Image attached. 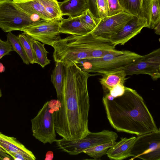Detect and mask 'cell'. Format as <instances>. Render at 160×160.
Wrapping results in <instances>:
<instances>
[{
	"label": "cell",
	"instance_id": "cell-1",
	"mask_svg": "<svg viewBox=\"0 0 160 160\" xmlns=\"http://www.w3.org/2000/svg\"><path fill=\"white\" fill-rule=\"evenodd\" d=\"M92 75L75 62L64 66L61 106L55 114L56 132L68 140L79 139L89 132L88 80Z\"/></svg>",
	"mask_w": 160,
	"mask_h": 160
},
{
	"label": "cell",
	"instance_id": "cell-2",
	"mask_svg": "<svg viewBox=\"0 0 160 160\" xmlns=\"http://www.w3.org/2000/svg\"><path fill=\"white\" fill-rule=\"evenodd\" d=\"M102 102L111 126L118 132L137 136L158 129L142 97L135 90L125 87L121 95Z\"/></svg>",
	"mask_w": 160,
	"mask_h": 160
},
{
	"label": "cell",
	"instance_id": "cell-3",
	"mask_svg": "<svg viewBox=\"0 0 160 160\" xmlns=\"http://www.w3.org/2000/svg\"><path fill=\"white\" fill-rule=\"evenodd\" d=\"M142 56L130 51L117 50L101 58L82 59L75 63L85 72L102 74L104 72L121 69Z\"/></svg>",
	"mask_w": 160,
	"mask_h": 160
},
{
	"label": "cell",
	"instance_id": "cell-4",
	"mask_svg": "<svg viewBox=\"0 0 160 160\" xmlns=\"http://www.w3.org/2000/svg\"><path fill=\"white\" fill-rule=\"evenodd\" d=\"M60 106V101L58 99L48 101L31 120L32 136L44 144H51L57 140L55 128V114Z\"/></svg>",
	"mask_w": 160,
	"mask_h": 160
},
{
	"label": "cell",
	"instance_id": "cell-5",
	"mask_svg": "<svg viewBox=\"0 0 160 160\" xmlns=\"http://www.w3.org/2000/svg\"><path fill=\"white\" fill-rule=\"evenodd\" d=\"M118 135L115 132L104 130L100 132H88L82 138L68 140L62 138L57 140V146L70 155H77L85 150L103 143L116 142Z\"/></svg>",
	"mask_w": 160,
	"mask_h": 160
},
{
	"label": "cell",
	"instance_id": "cell-6",
	"mask_svg": "<svg viewBox=\"0 0 160 160\" xmlns=\"http://www.w3.org/2000/svg\"><path fill=\"white\" fill-rule=\"evenodd\" d=\"M35 21L12 0H0V28L5 32L23 30Z\"/></svg>",
	"mask_w": 160,
	"mask_h": 160
},
{
	"label": "cell",
	"instance_id": "cell-7",
	"mask_svg": "<svg viewBox=\"0 0 160 160\" xmlns=\"http://www.w3.org/2000/svg\"><path fill=\"white\" fill-rule=\"evenodd\" d=\"M131 157L144 160H160V130L138 136L131 150Z\"/></svg>",
	"mask_w": 160,
	"mask_h": 160
},
{
	"label": "cell",
	"instance_id": "cell-8",
	"mask_svg": "<svg viewBox=\"0 0 160 160\" xmlns=\"http://www.w3.org/2000/svg\"><path fill=\"white\" fill-rule=\"evenodd\" d=\"M52 46L54 49V60L62 62L64 66L81 59L90 58L88 52L73 39L71 35L61 38Z\"/></svg>",
	"mask_w": 160,
	"mask_h": 160
},
{
	"label": "cell",
	"instance_id": "cell-9",
	"mask_svg": "<svg viewBox=\"0 0 160 160\" xmlns=\"http://www.w3.org/2000/svg\"><path fill=\"white\" fill-rule=\"evenodd\" d=\"M60 21L58 19L35 21L22 31L34 39L52 46L61 39L58 28Z\"/></svg>",
	"mask_w": 160,
	"mask_h": 160
},
{
	"label": "cell",
	"instance_id": "cell-10",
	"mask_svg": "<svg viewBox=\"0 0 160 160\" xmlns=\"http://www.w3.org/2000/svg\"><path fill=\"white\" fill-rule=\"evenodd\" d=\"M127 75L141 74L150 75L153 80L160 78V48L142 56L121 69Z\"/></svg>",
	"mask_w": 160,
	"mask_h": 160
},
{
	"label": "cell",
	"instance_id": "cell-11",
	"mask_svg": "<svg viewBox=\"0 0 160 160\" xmlns=\"http://www.w3.org/2000/svg\"><path fill=\"white\" fill-rule=\"evenodd\" d=\"M71 35L88 52L90 58H101L117 50L110 39L97 37L92 32L82 36Z\"/></svg>",
	"mask_w": 160,
	"mask_h": 160
},
{
	"label": "cell",
	"instance_id": "cell-12",
	"mask_svg": "<svg viewBox=\"0 0 160 160\" xmlns=\"http://www.w3.org/2000/svg\"><path fill=\"white\" fill-rule=\"evenodd\" d=\"M133 17L123 12L105 17L100 19L92 33L97 37L110 39Z\"/></svg>",
	"mask_w": 160,
	"mask_h": 160
},
{
	"label": "cell",
	"instance_id": "cell-13",
	"mask_svg": "<svg viewBox=\"0 0 160 160\" xmlns=\"http://www.w3.org/2000/svg\"><path fill=\"white\" fill-rule=\"evenodd\" d=\"M146 19L141 17H134L118 32L112 36L110 40L116 47L124 45L130 39L139 33L144 28H147Z\"/></svg>",
	"mask_w": 160,
	"mask_h": 160
},
{
	"label": "cell",
	"instance_id": "cell-14",
	"mask_svg": "<svg viewBox=\"0 0 160 160\" xmlns=\"http://www.w3.org/2000/svg\"><path fill=\"white\" fill-rule=\"evenodd\" d=\"M0 147L7 153L14 152L24 157L26 160H35L36 158L31 151L14 137H9L0 132Z\"/></svg>",
	"mask_w": 160,
	"mask_h": 160
},
{
	"label": "cell",
	"instance_id": "cell-15",
	"mask_svg": "<svg viewBox=\"0 0 160 160\" xmlns=\"http://www.w3.org/2000/svg\"><path fill=\"white\" fill-rule=\"evenodd\" d=\"M58 28L60 33L72 35L82 36L92 31L81 22L79 16L68 17L66 19L62 18L60 20Z\"/></svg>",
	"mask_w": 160,
	"mask_h": 160
},
{
	"label": "cell",
	"instance_id": "cell-16",
	"mask_svg": "<svg viewBox=\"0 0 160 160\" xmlns=\"http://www.w3.org/2000/svg\"><path fill=\"white\" fill-rule=\"evenodd\" d=\"M160 0H143L139 16L145 18L147 28L154 29L160 22Z\"/></svg>",
	"mask_w": 160,
	"mask_h": 160
},
{
	"label": "cell",
	"instance_id": "cell-17",
	"mask_svg": "<svg viewBox=\"0 0 160 160\" xmlns=\"http://www.w3.org/2000/svg\"><path fill=\"white\" fill-rule=\"evenodd\" d=\"M136 138V137L121 138L120 141L115 142L109 149L106 154L107 156L115 160H122L131 157V150Z\"/></svg>",
	"mask_w": 160,
	"mask_h": 160
},
{
	"label": "cell",
	"instance_id": "cell-18",
	"mask_svg": "<svg viewBox=\"0 0 160 160\" xmlns=\"http://www.w3.org/2000/svg\"><path fill=\"white\" fill-rule=\"evenodd\" d=\"M58 3L62 16H78L88 8L86 0H64Z\"/></svg>",
	"mask_w": 160,
	"mask_h": 160
},
{
	"label": "cell",
	"instance_id": "cell-19",
	"mask_svg": "<svg viewBox=\"0 0 160 160\" xmlns=\"http://www.w3.org/2000/svg\"><path fill=\"white\" fill-rule=\"evenodd\" d=\"M13 2L29 15H37L43 20H50L47 16L42 0H13Z\"/></svg>",
	"mask_w": 160,
	"mask_h": 160
},
{
	"label": "cell",
	"instance_id": "cell-20",
	"mask_svg": "<svg viewBox=\"0 0 160 160\" xmlns=\"http://www.w3.org/2000/svg\"><path fill=\"white\" fill-rule=\"evenodd\" d=\"M99 82L104 90L108 92L112 87L119 84H124L127 75L124 70L120 69L104 72Z\"/></svg>",
	"mask_w": 160,
	"mask_h": 160
},
{
	"label": "cell",
	"instance_id": "cell-21",
	"mask_svg": "<svg viewBox=\"0 0 160 160\" xmlns=\"http://www.w3.org/2000/svg\"><path fill=\"white\" fill-rule=\"evenodd\" d=\"M51 75V82L55 89L58 99L60 101L62 96L64 78V66L60 62H56Z\"/></svg>",
	"mask_w": 160,
	"mask_h": 160
},
{
	"label": "cell",
	"instance_id": "cell-22",
	"mask_svg": "<svg viewBox=\"0 0 160 160\" xmlns=\"http://www.w3.org/2000/svg\"><path fill=\"white\" fill-rule=\"evenodd\" d=\"M32 44L36 57L35 63L39 64L42 68L49 64L50 61L47 58V52L44 48V44L39 41L32 40Z\"/></svg>",
	"mask_w": 160,
	"mask_h": 160
},
{
	"label": "cell",
	"instance_id": "cell-23",
	"mask_svg": "<svg viewBox=\"0 0 160 160\" xmlns=\"http://www.w3.org/2000/svg\"><path fill=\"white\" fill-rule=\"evenodd\" d=\"M45 11L50 20L60 19L62 16L57 0H42Z\"/></svg>",
	"mask_w": 160,
	"mask_h": 160
},
{
	"label": "cell",
	"instance_id": "cell-24",
	"mask_svg": "<svg viewBox=\"0 0 160 160\" xmlns=\"http://www.w3.org/2000/svg\"><path fill=\"white\" fill-rule=\"evenodd\" d=\"M118 1L124 12L134 17L139 16L142 0H118Z\"/></svg>",
	"mask_w": 160,
	"mask_h": 160
},
{
	"label": "cell",
	"instance_id": "cell-25",
	"mask_svg": "<svg viewBox=\"0 0 160 160\" xmlns=\"http://www.w3.org/2000/svg\"><path fill=\"white\" fill-rule=\"evenodd\" d=\"M18 38L30 63L32 64L35 63L36 57L32 44V38L24 33L19 34Z\"/></svg>",
	"mask_w": 160,
	"mask_h": 160
},
{
	"label": "cell",
	"instance_id": "cell-26",
	"mask_svg": "<svg viewBox=\"0 0 160 160\" xmlns=\"http://www.w3.org/2000/svg\"><path fill=\"white\" fill-rule=\"evenodd\" d=\"M116 142H111L108 143L94 146L87 149L83 151L94 159H99L103 155L106 154L109 149Z\"/></svg>",
	"mask_w": 160,
	"mask_h": 160
},
{
	"label": "cell",
	"instance_id": "cell-27",
	"mask_svg": "<svg viewBox=\"0 0 160 160\" xmlns=\"http://www.w3.org/2000/svg\"><path fill=\"white\" fill-rule=\"evenodd\" d=\"M7 40L10 43L14 51H15L20 57L23 62L27 65H29L30 62L21 44L18 36L12 34L11 32L7 35Z\"/></svg>",
	"mask_w": 160,
	"mask_h": 160
},
{
	"label": "cell",
	"instance_id": "cell-28",
	"mask_svg": "<svg viewBox=\"0 0 160 160\" xmlns=\"http://www.w3.org/2000/svg\"><path fill=\"white\" fill-rule=\"evenodd\" d=\"M81 22L85 25L93 30L97 26L100 19L95 18L88 8L79 16Z\"/></svg>",
	"mask_w": 160,
	"mask_h": 160
},
{
	"label": "cell",
	"instance_id": "cell-29",
	"mask_svg": "<svg viewBox=\"0 0 160 160\" xmlns=\"http://www.w3.org/2000/svg\"><path fill=\"white\" fill-rule=\"evenodd\" d=\"M96 4L99 18L109 16V8L108 0H96Z\"/></svg>",
	"mask_w": 160,
	"mask_h": 160
},
{
	"label": "cell",
	"instance_id": "cell-30",
	"mask_svg": "<svg viewBox=\"0 0 160 160\" xmlns=\"http://www.w3.org/2000/svg\"><path fill=\"white\" fill-rule=\"evenodd\" d=\"M109 16L112 15L124 12L120 6L118 0H108Z\"/></svg>",
	"mask_w": 160,
	"mask_h": 160
},
{
	"label": "cell",
	"instance_id": "cell-31",
	"mask_svg": "<svg viewBox=\"0 0 160 160\" xmlns=\"http://www.w3.org/2000/svg\"><path fill=\"white\" fill-rule=\"evenodd\" d=\"M12 51L14 50L10 42L8 40L2 41L0 38V60Z\"/></svg>",
	"mask_w": 160,
	"mask_h": 160
},
{
	"label": "cell",
	"instance_id": "cell-32",
	"mask_svg": "<svg viewBox=\"0 0 160 160\" xmlns=\"http://www.w3.org/2000/svg\"><path fill=\"white\" fill-rule=\"evenodd\" d=\"M125 89L124 84H119L112 87L107 93L114 98L122 95L124 92Z\"/></svg>",
	"mask_w": 160,
	"mask_h": 160
},
{
	"label": "cell",
	"instance_id": "cell-33",
	"mask_svg": "<svg viewBox=\"0 0 160 160\" xmlns=\"http://www.w3.org/2000/svg\"><path fill=\"white\" fill-rule=\"evenodd\" d=\"M86 0L88 5V8L89 9L92 13L95 18H99L96 0Z\"/></svg>",
	"mask_w": 160,
	"mask_h": 160
},
{
	"label": "cell",
	"instance_id": "cell-34",
	"mask_svg": "<svg viewBox=\"0 0 160 160\" xmlns=\"http://www.w3.org/2000/svg\"><path fill=\"white\" fill-rule=\"evenodd\" d=\"M11 157L0 147V160H10L11 159Z\"/></svg>",
	"mask_w": 160,
	"mask_h": 160
},
{
	"label": "cell",
	"instance_id": "cell-35",
	"mask_svg": "<svg viewBox=\"0 0 160 160\" xmlns=\"http://www.w3.org/2000/svg\"><path fill=\"white\" fill-rule=\"evenodd\" d=\"M53 155L52 152L50 151H48L47 152L46 154L45 159L52 160L53 158Z\"/></svg>",
	"mask_w": 160,
	"mask_h": 160
},
{
	"label": "cell",
	"instance_id": "cell-36",
	"mask_svg": "<svg viewBox=\"0 0 160 160\" xmlns=\"http://www.w3.org/2000/svg\"><path fill=\"white\" fill-rule=\"evenodd\" d=\"M156 34L160 35V22L154 28Z\"/></svg>",
	"mask_w": 160,
	"mask_h": 160
},
{
	"label": "cell",
	"instance_id": "cell-37",
	"mask_svg": "<svg viewBox=\"0 0 160 160\" xmlns=\"http://www.w3.org/2000/svg\"><path fill=\"white\" fill-rule=\"evenodd\" d=\"M5 67L3 64L0 62V73L3 72L5 71Z\"/></svg>",
	"mask_w": 160,
	"mask_h": 160
},
{
	"label": "cell",
	"instance_id": "cell-38",
	"mask_svg": "<svg viewBox=\"0 0 160 160\" xmlns=\"http://www.w3.org/2000/svg\"><path fill=\"white\" fill-rule=\"evenodd\" d=\"M2 96V93L1 89H0V98Z\"/></svg>",
	"mask_w": 160,
	"mask_h": 160
},
{
	"label": "cell",
	"instance_id": "cell-39",
	"mask_svg": "<svg viewBox=\"0 0 160 160\" xmlns=\"http://www.w3.org/2000/svg\"><path fill=\"white\" fill-rule=\"evenodd\" d=\"M143 0H142V2H143Z\"/></svg>",
	"mask_w": 160,
	"mask_h": 160
}]
</instances>
